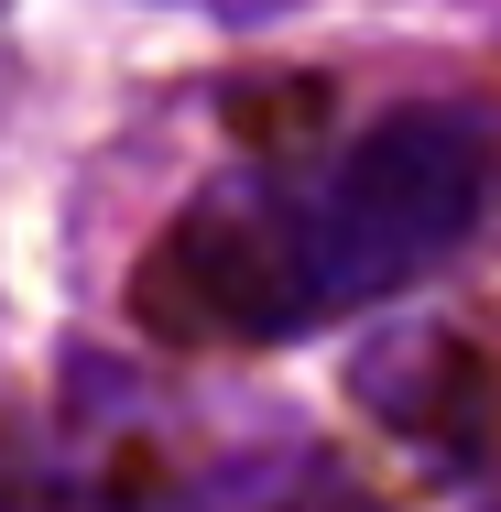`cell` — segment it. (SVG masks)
I'll return each mask as SVG.
<instances>
[{"label": "cell", "instance_id": "obj_1", "mask_svg": "<svg viewBox=\"0 0 501 512\" xmlns=\"http://www.w3.org/2000/svg\"><path fill=\"white\" fill-rule=\"evenodd\" d=\"M491 197V142L458 109H403L327 153L316 175L240 186L207 218H186L175 262L197 284V316L229 338H295L349 306H382L425 284Z\"/></svg>", "mask_w": 501, "mask_h": 512}, {"label": "cell", "instance_id": "obj_2", "mask_svg": "<svg viewBox=\"0 0 501 512\" xmlns=\"http://www.w3.org/2000/svg\"><path fill=\"white\" fill-rule=\"evenodd\" d=\"M22 512H77V502H22Z\"/></svg>", "mask_w": 501, "mask_h": 512}]
</instances>
